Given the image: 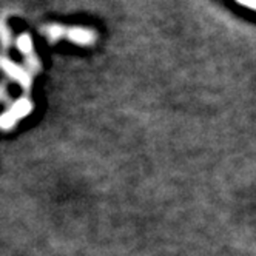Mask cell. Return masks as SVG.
Segmentation results:
<instances>
[{
	"mask_svg": "<svg viewBox=\"0 0 256 256\" xmlns=\"http://www.w3.org/2000/svg\"><path fill=\"white\" fill-rule=\"evenodd\" d=\"M71 39H74L76 42H82V44H86V42H90L88 39H90V32L88 31H80V30H78V31H74L71 34Z\"/></svg>",
	"mask_w": 256,
	"mask_h": 256,
	"instance_id": "cell-2",
	"label": "cell"
},
{
	"mask_svg": "<svg viewBox=\"0 0 256 256\" xmlns=\"http://www.w3.org/2000/svg\"><path fill=\"white\" fill-rule=\"evenodd\" d=\"M31 110V105L28 104V100H19L17 102L10 112L4 116V119H2V124H4V128H10L17 119L19 118H22V116H25L28 112Z\"/></svg>",
	"mask_w": 256,
	"mask_h": 256,
	"instance_id": "cell-1",
	"label": "cell"
}]
</instances>
